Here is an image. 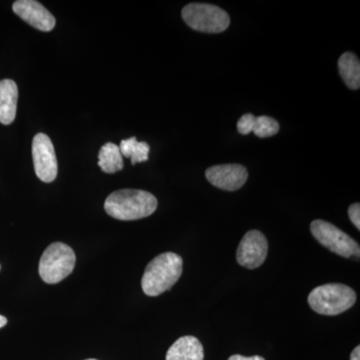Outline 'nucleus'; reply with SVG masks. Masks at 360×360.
<instances>
[{
	"label": "nucleus",
	"instance_id": "1",
	"mask_svg": "<svg viewBox=\"0 0 360 360\" xmlns=\"http://www.w3.org/2000/svg\"><path fill=\"white\" fill-rule=\"evenodd\" d=\"M158 208L153 194L139 189H120L106 198L104 210L113 219L136 220L153 214Z\"/></svg>",
	"mask_w": 360,
	"mask_h": 360
},
{
	"label": "nucleus",
	"instance_id": "2",
	"mask_svg": "<svg viewBox=\"0 0 360 360\" xmlns=\"http://www.w3.org/2000/svg\"><path fill=\"white\" fill-rule=\"evenodd\" d=\"M181 257L174 252L161 253L146 266L141 279L142 290L148 296H158L170 290L182 274Z\"/></svg>",
	"mask_w": 360,
	"mask_h": 360
},
{
	"label": "nucleus",
	"instance_id": "3",
	"mask_svg": "<svg viewBox=\"0 0 360 360\" xmlns=\"http://www.w3.org/2000/svg\"><path fill=\"white\" fill-rule=\"evenodd\" d=\"M307 302L317 314L338 315L354 307L356 293L345 284H323L309 293Z\"/></svg>",
	"mask_w": 360,
	"mask_h": 360
},
{
	"label": "nucleus",
	"instance_id": "4",
	"mask_svg": "<svg viewBox=\"0 0 360 360\" xmlns=\"http://www.w3.org/2000/svg\"><path fill=\"white\" fill-rule=\"evenodd\" d=\"M77 262L75 251L63 243H54L44 250L39 262V276L44 283H60L73 271Z\"/></svg>",
	"mask_w": 360,
	"mask_h": 360
},
{
	"label": "nucleus",
	"instance_id": "5",
	"mask_svg": "<svg viewBox=\"0 0 360 360\" xmlns=\"http://www.w3.org/2000/svg\"><path fill=\"white\" fill-rule=\"evenodd\" d=\"M181 14L189 27L200 32L220 33L231 25L229 13L213 4H191L182 9Z\"/></svg>",
	"mask_w": 360,
	"mask_h": 360
},
{
	"label": "nucleus",
	"instance_id": "6",
	"mask_svg": "<svg viewBox=\"0 0 360 360\" xmlns=\"http://www.w3.org/2000/svg\"><path fill=\"white\" fill-rule=\"evenodd\" d=\"M310 231L314 238L329 250L342 257H359V243L348 234L324 220H314L310 224Z\"/></svg>",
	"mask_w": 360,
	"mask_h": 360
},
{
	"label": "nucleus",
	"instance_id": "7",
	"mask_svg": "<svg viewBox=\"0 0 360 360\" xmlns=\"http://www.w3.org/2000/svg\"><path fill=\"white\" fill-rule=\"evenodd\" d=\"M32 158L35 174L41 181H53L58 176V160L53 144L46 134H39L33 137Z\"/></svg>",
	"mask_w": 360,
	"mask_h": 360
},
{
	"label": "nucleus",
	"instance_id": "8",
	"mask_svg": "<svg viewBox=\"0 0 360 360\" xmlns=\"http://www.w3.org/2000/svg\"><path fill=\"white\" fill-rule=\"evenodd\" d=\"M269 252V243L262 232L250 231L243 236L236 251V259L241 266L255 269L262 266Z\"/></svg>",
	"mask_w": 360,
	"mask_h": 360
},
{
	"label": "nucleus",
	"instance_id": "9",
	"mask_svg": "<svg viewBox=\"0 0 360 360\" xmlns=\"http://www.w3.org/2000/svg\"><path fill=\"white\" fill-rule=\"evenodd\" d=\"M208 181L226 191H238L248 180V169L240 165H220L210 167L205 172Z\"/></svg>",
	"mask_w": 360,
	"mask_h": 360
},
{
	"label": "nucleus",
	"instance_id": "10",
	"mask_svg": "<svg viewBox=\"0 0 360 360\" xmlns=\"http://www.w3.org/2000/svg\"><path fill=\"white\" fill-rule=\"evenodd\" d=\"M13 9L21 20L41 32H51L56 26V18L51 11L35 0H18L14 2Z\"/></svg>",
	"mask_w": 360,
	"mask_h": 360
},
{
	"label": "nucleus",
	"instance_id": "11",
	"mask_svg": "<svg viewBox=\"0 0 360 360\" xmlns=\"http://www.w3.org/2000/svg\"><path fill=\"white\" fill-rule=\"evenodd\" d=\"M238 129L239 134L246 135L255 132L257 137L265 139L278 132L279 123L269 116H255L252 113H246L238 120Z\"/></svg>",
	"mask_w": 360,
	"mask_h": 360
},
{
	"label": "nucleus",
	"instance_id": "12",
	"mask_svg": "<svg viewBox=\"0 0 360 360\" xmlns=\"http://www.w3.org/2000/svg\"><path fill=\"white\" fill-rule=\"evenodd\" d=\"M18 89L11 79L0 80V123L11 124L15 120Z\"/></svg>",
	"mask_w": 360,
	"mask_h": 360
},
{
	"label": "nucleus",
	"instance_id": "13",
	"mask_svg": "<svg viewBox=\"0 0 360 360\" xmlns=\"http://www.w3.org/2000/svg\"><path fill=\"white\" fill-rule=\"evenodd\" d=\"M205 350L202 345L194 336L186 335L179 338L167 354V360H203Z\"/></svg>",
	"mask_w": 360,
	"mask_h": 360
},
{
	"label": "nucleus",
	"instance_id": "14",
	"mask_svg": "<svg viewBox=\"0 0 360 360\" xmlns=\"http://www.w3.org/2000/svg\"><path fill=\"white\" fill-rule=\"evenodd\" d=\"M338 70L340 77L350 89H359L360 87L359 59L352 52H345L338 59Z\"/></svg>",
	"mask_w": 360,
	"mask_h": 360
},
{
	"label": "nucleus",
	"instance_id": "15",
	"mask_svg": "<svg viewBox=\"0 0 360 360\" xmlns=\"http://www.w3.org/2000/svg\"><path fill=\"white\" fill-rule=\"evenodd\" d=\"M98 165L105 174H115L124 167L120 146L108 142L99 151Z\"/></svg>",
	"mask_w": 360,
	"mask_h": 360
},
{
	"label": "nucleus",
	"instance_id": "16",
	"mask_svg": "<svg viewBox=\"0 0 360 360\" xmlns=\"http://www.w3.org/2000/svg\"><path fill=\"white\" fill-rule=\"evenodd\" d=\"M120 153L127 158H131L132 165L137 162H143L148 160V153L150 150L148 143L137 141L136 137H130L129 139H123L120 142Z\"/></svg>",
	"mask_w": 360,
	"mask_h": 360
},
{
	"label": "nucleus",
	"instance_id": "17",
	"mask_svg": "<svg viewBox=\"0 0 360 360\" xmlns=\"http://www.w3.org/2000/svg\"><path fill=\"white\" fill-rule=\"evenodd\" d=\"M348 215L352 220V224L355 225L357 229H360V205L359 203H354L348 208Z\"/></svg>",
	"mask_w": 360,
	"mask_h": 360
},
{
	"label": "nucleus",
	"instance_id": "18",
	"mask_svg": "<svg viewBox=\"0 0 360 360\" xmlns=\"http://www.w3.org/2000/svg\"><path fill=\"white\" fill-rule=\"evenodd\" d=\"M227 360H265L264 357L258 356V355H255V356L246 357L243 356V355L234 354L232 356L229 357Z\"/></svg>",
	"mask_w": 360,
	"mask_h": 360
},
{
	"label": "nucleus",
	"instance_id": "19",
	"mask_svg": "<svg viewBox=\"0 0 360 360\" xmlns=\"http://www.w3.org/2000/svg\"><path fill=\"white\" fill-rule=\"evenodd\" d=\"M350 360H360V347L357 345L350 354Z\"/></svg>",
	"mask_w": 360,
	"mask_h": 360
},
{
	"label": "nucleus",
	"instance_id": "20",
	"mask_svg": "<svg viewBox=\"0 0 360 360\" xmlns=\"http://www.w3.org/2000/svg\"><path fill=\"white\" fill-rule=\"evenodd\" d=\"M7 323V319L6 317H4V315H0V328H4V326H6Z\"/></svg>",
	"mask_w": 360,
	"mask_h": 360
},
{
	"label": "nucleus",
	"instance_id": "21",
	"mask_svg": "<svg viewBox=\"0 0 360 360\" xmlns=\"http://www.w3.org/2000/svg\"><path fill=\"white\" fill-rule=\"evenodd\" d=\"M86 360H97V359H86Z\"/></svg>",
	"mask_w": 360,
	"mask_h": 360
}]
</instances>
